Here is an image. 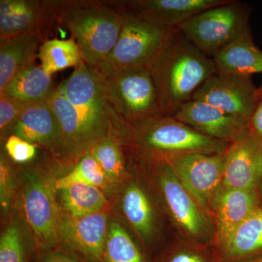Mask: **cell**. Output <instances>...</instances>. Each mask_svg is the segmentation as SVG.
I'll list each match as a JSON object with an SVG mask.
<instances>
[{
    "instance_id": "cell-1",
    "label": "cell",
    "mask_w": 262,
    "mask_h": 262,
    "mask_svg": "<svg viewBox=\"0 0 262 262\" xmlns=\"http://www.w3.org/2000/svg\"><path fill=\"white\" fill-rule=\"evenodd\" d=\"M149 70L165 116H173L192 101L202 85L217 74L213 58L193 46L178 28Z\"/></svg>"
},
{
    "instance_id": "cell-2",
    "label": "cell",
    "mask_w": 262,
    "mask_h": 262,
    "mask_svg": "<svg viewBox=\"0 0 262 262\" xmlns=\"http://www.w3.org/2000/svg\"><path fill=\"white\" fill-rule=\"evenodd\" d=\"M54 8L56 22L70 32L84 63L97 69L116 45L121 14L106 1H54Z\"/></svg>"
},
{
    "instance_id": "cell-3",
    "label": "cell",
    "mask_w": 262,
    "mask_h": 262,
    "mask_svg": "<svg viewBox=\"0 0 262 262\" xmlns=\"http://www.w3.org/2000/svg\"><path fill=\"white\" fill-rule=\"evenodd\" d=\"M131 151L151 179L160 204L181 237L214 246L213 217L179 180L170 165L164 160Z\"/></svg>"
},
{
    "instance_id": "cell-4",
    "label": "cell",
    "mask_w": 262,
    "mask_h": 262,
    "mask_svg": "<svg viewBox=\"0 0 262 262\" xmlns=\"http://www.w3.org/2000/svg\"><path fill=\"white\" fill-rule=\"evenodd\" d=\"M19 177V206L33 243L41 252L53 251L59 245L61 217L55 187L56 179L47 165L39 164L22 169Z\"/></svg>"
},
{
    "instance_id": "cell-5",
    "label": "cell",
    "mask_w": 262,
    "mask_h": 262,
    "mask_svg": "<svg viewBox=\"0 0 262 262\" xmlns=\"http://www.w3.org/2000/svg\"><path fill=\"white\" fill-rule=\"evenodd\" d=\"M229 145L203 135L173 117L162 116L132 128L127 147L144 156L165 160L192 153L220 154Z\"/></svg>"
},
{
    "instance_id": "cell-6",
    "label": "cell",
    "mask_w": 262,
    "mask_h": 262,
    "mask_svg": "<svg viewBox=\"0 0 262 262\" xmlns=\"http://www.w3.org/2000/svg\"><path fill=\"white\" fill-rule=\"evenodd\" d=\"M60 85L77 110L94 146L108 136H120L128 126L110 108L103 75L96 69L82 62Z\"/></svg>"
},
{
    "instance_id": "cell-7",
    "label": "cell",
    "mask_w": 262,
    "mask_h": 262,
    "mask_svg": "<svg viewBox=\"0 0 262 262\" xmlns=\"http://www.w3.org/2000/svg\"><path fill=\"white\" fill-rule=\"evenodd\" d=\"M251 8L246 3L228 0L189 18L178 27L193 46L209 58L241 39L251 38Z\"/></svg>"
},
{
    "instance_id": "cell-8",
    "label": "cell",
    "mask_w": 262,
    "mask_h": 262,
    "mask_svg": "<svg viewBox=\"0 0 262 262\" xmlns=\"http://www.w3.org/2000/svg\"><path fill=\"white\" fill-rule=\"evenodd\" d=\"M120 13L122 28L116 45L96 69L103 76L133 69H149L177 29Z\"/></svg>"
},
{
    "instance_id": "cell-9",
    "label": "cell",
    "mask_w": 262,
    "mask_h": 262,
    "mask_svg": "<svg viewBox=\"0 0 262 262\" xmlns=\"http://www.w3.org/2000/svg\"><path fill=\"white\" fill-rule=\"evenodd\" d=\"M103 85L110 108L131 128L165 116L149 69H133L103 76Z\"/></svg>"
},
{
    "instance_id": "cell-10",
    "label": "cell",
    "mask_w": 262,
    "mask_h": 262,
    "mask_svg": "<svg viewBox=\"0 0 262 262\" xmlns=\"http://www.w3.org/2000/svg\"><path fill=\"white\" fill-rule=\"evenodd\" d=\"M134 160L136 163L129 166L127 178L117 189V208L141 246H149L159 236L160 214L153 193L143 179L141 166L134 157Z\"/></svg>"
},
{
    "instance_id": "cell-11",
    "label": "cell",
    "mask_w": 262,
    "mask_h": 262,
    "mask_svg": "<svg viewBox=\"0 0 262 262\" xmlns=\"http://www.w3.org/2000/svg\"><path fill=\"white\" fill-rule=\"evenodd\" d=\"M162 160L170 165L179 180L211 215L213 201L223 184L226 151L220 154L192 153Z\"/></svg>"
},
{
    "instance_id": "cell-12",
    "label": "cell",
    "mask_w": 262,
    "mask_h": 262,
    "mask_svg": "<svg viewBox=\"0 0 262 262\" xmlns=\"http://www.w3.org/2000/svg\"><path fill=\"white\" fill-rule=\"evenodd\" d=\"M110 219V207L82 217L61 214L59 244L70 252L78 254L86 262H104Z\"/></svg>"
},
{
    "instance_id": "cell-13",
    "label": "cell",
    "mask_w": 262,
    "mask_h": 262,
    "mask_svg": "<svg viewBox=\"0 0 262 262\" xmlns=\"http://www.w3.org/2000/svg\"><path fill=\"white\" fill-rule=\"evenodd\" d=\"M256 89L251 77L217 73L202 85L192 100L208 103L248 123Z\"/></svg>"
},
{
    "instance_id": "cell-14",
    "label": "cell",
    "mask_w": 262,
    "mask_h": 262,
    "mask_svg": "<svg viewBox=\"0 0 262 262\" xmlns=\"http://www.w3.org/2000/svg\"><path fill=\"white\" fill-rule=\"evenodd\" d=\"M228 0H126L106 1L120 13L168 27L179 26L203 10L225 4Z\"/></svg>"
},
{
    "instance_id": "cell-15",
    "label": "cell",
    "mask_w": 262,
    "mask_h": 262,
    "mask_svg": "<svg viewBox=\"0 0 262 262\" xmlns=\"http://www.w3.org/2000/svg\"><path fill=\"white\" fill-rule=\"evenodd\" d=\"M56 23L54 1L0 0V42L24 34L45 37Z\"/></svg>"
},
{
    "instance_id": "cell-16",
    "label": "cell",
    "mask_w": 262,
    "mask_h": 262,
    "mask_svg": "<svg viewBox=\"0 0 262 262\" xmlns=\"http://www.w3.org/2000/svg\"><path fill=\"white\" fill-rule=\"evenodd\" d=\"M172 117L203 135L226 144H233L248 132L247 122L196 100L182 105Z\"/></svg>"
},
{
    "instance_id": "cell-17",
    "label": "cell",
    "mask_w": 262,
    "mask_h": 262,
    "mask_svg": "<svg viewBox=\"0 0 262 262\" xmlns=\"http://www.w3.org/2000/svg\"><path fill=\"white\" fill-rule=\"evenodd\" d=\"M262 183V145L249 132L226 150L222 187L259 189Z\"/></svg>"
},
{
    "instance_id": "cell-18",
    "label": "cell",
    "mask_w": 262,
    "mask_h": 262,
    "mask_svg": "<svg viewBox=\"0 0 262 262\" xmlns=\"http://www.w3.org/2000/svg\"><path fill=\"white\" fill-rule=\"evenodd\" d=\"M262 205L259 189L222 187L211 207L214 222V247L227 241L232 232Z\"/></svg>"
},
{
    "instance_id": "cell-19",
    "label": "cell",
    "mask_w": 262,
    "mask_h": 262,
    "mask_svg": "<svg viewBox=\"0 0 262 262\" xmlns=\"http://www.w3.org/2000/svg\"><path fill=\"white\" fill-rule=\"evenodd\" d=\"M10 135L18 136L44 149L61 163V129L48 102L28 105L24 108Z\"/></svg>"
},
{
    "instance_id": "cell-20",
    "label": "cell",
    "mask_w": 262,
    "mask_h": 262,
    "mask_svg": "<svg viewBox=\"0 0 262 262\" xmlns=\"http://www.w3.org/2000/svg\"><path fill=\"white\" fill-rule=\"evenodd\" d=\"M56 115L62 139L61 163H75L94 147L77 110L66 97L61 85L56 86L47 101Z\"/></svg>"
},
{
    "instance_id": "cell-21",
    "label": "cell",
    "mask_w": 262,
    "mask_h": 262,
    "mask_svg": "<svg viewBox=\"0 0 262 262\" xmlns=\"http://www.w3.org/2000/svg\"><path fill=\"white\" fill-rule=\"evenodd\" d=\"M215 248L222 262H239L262 256V205Z\"/></svg>"
},
{
    "instance_id": "cell-22",
    "label": "cell",
    "mask_w": 262,
    "mask_h": 262,
    "mask_svg": "<svg viewBox=\"0 0 262 262\" xmlns=\"http://www.w3.org/2000/svg\"><path fill=\"white\" fill-rule=\"evenodd\" d=\"M45 41L41 34H29L0 42V92L20 71L35 63Z\"/></svg>"
},
{
    "instance_id": "cell-23",
    "label": "cell",
    "mask_w": 262,
    "mask_h": 262,
    "mask_svg": "<svg viewBox=\"0 0 262 262\" xmlns=\"http://www.w3.org/2000/svg\"><path fill=\"white\" fill-rule=\"evenodd\" d=\"M56 88L52 76L34 63L14 76L0 94L27 105L35 104L47 102Z\"/></svg>"
},
{
    "instance_id": "cell-24",
    "label": "cell",
    "mask_w": 262,
    "mask_h": 262,
    "mask_svg": "<svg viewBox=\"0 0 262 262\" xmlns=\"http://www.w3.org/2000/svg\"><path fill=\"white\" fill-rule=\"evenodd\" d=\"M217 73L251 77L262 73V51L253 37L241 39L213 58Z\"/></svg>"
},
{
    "instance_id": "cell-25",
    "label": "cell",
    "mask_w": 262,
    "mask_h": 262,
    "mask_svg": "<svg viewBox=\"0 0 262 262\" xmlns=\"http://www.w3.org/2000/svg\"><path fill=\"white\" fill-rule=\"evenodd\" d=\"M57 201L62 215L82 217L108 208L107 194L99 188L75 184L56 190Z\"/></svg>"
},
{
    "instance_id": "cell-26",
    "label": "cell",
    "mask_w": 262,
    "mask_h": 262,
    "mask_svg": "<svg viewBox=\"0 0 262 262\" xmlns=\"http://www.w3.org/2000/svg\"><path fill=\"white\" fill-rule=\"evenodd\" d=\"M104 262H151L143 246L122 221L110 219L105 245Z\"/></svg>"
},
{
    "instance_id": "cell-27",
    "label": "cell",
    "mask_w": 262,
    "mask_h": 262,
    "mask_svg": "<svg viewBox=\"0 0 262 262\" xmlns=\"http://www.w3.org/2000/svg\"><path fill=\"white\" fill-rule=\"evenodd\" d=\"M125 149L126 146L113 134L99 141L89 151L102 169L115 192L128 175Z\"/></svg>"
},
{
    "instance_id": "cell-28",
    "label": "cell",
    "mask_w": 262,
    "mask_h": 262,
    "mask_svg": "<svg viewBox=\"0 0 262 262\" xmlns=\"http://www.w3.org/2000/svg\"><path fill=\"white\" fill-rule=\"evenodd\" d=\"M37 58L43 70L51 76L70 67L75 68L83 62L80 48L73 38L48 39L39 48Z\"/></svg>"
},
{
    "instance_id": "cell-29",
    "label": "cell",
    "mask_w": 262,
    "mask_h": 262,
    "mask_svg": "<svg viewBox=\"0 0 262 262\" xmlns=\"http://www.w3.org/2000/svg\"><path fill=\"white\" fill-rule=\"evenodd\" d=\"M75 184L94 186L101 189L106 194L115 190L102 169L89 151L74 163L73 168L68 173L56 179L55 187L58 190Z\"/></svg>"
},
{
    "instance_id": "cell-30",
    "label": "cell",
    "mask_w": 262,
    "mask_h": 262,
    "mask_svg": "<svg viewBox=\"0 0 262 262\" xmlns=\"http://www.w3.org/2000/svg\"><path fill=\"white\" fill-rule=\"evenodd\" d=\"M158 262H222L214 246L180 237Z\"/></svg>"
},
{
    "instance_id": "cell-31",
    "label": "cell",
    "mask_w": 262,
    "mask_h": 262,
    "mask_svg": "<svg viewBox=\"0 0 262 262\" xmlns=\"http://www.w3.org/2000/svg\"><path fill=\"white\" fill-rule=\"evenodd\" d=\"M18 220L8 222L0 237V262H27V242Z\"/></svg>"
},
{
    "instance_id": "cell-32",
    "label": "cell",
    "mask_w": 262,
    "mask_h": 262,
    "mask_svg": "<svg viewBox=\"0 0 262 262\" xmlns=\"http://www.w3.org/2000/svg\"><path fill=\"white\" fill-rule=\"evenodd\" d=\"M28 105L18 100L0 94V136L1 144H4L9 137L20 114Z\"/></svg>"
},
{
    "instance_id": "cell-33",
    "label": "cell",
    "mask_w": 262,
    "mask_h": 262,
    "mask_svg": "<svg viewBox=\"0 0 262 262\" xmlns=\"http://www.w3.org/2000/svg\"><path fill=\"white\" fill-rule=\"evenodd\" d=\"M9 157L5 150H1L0 156V205L2 213L9 211L14 194L15 173L10 164Z\"/></svg>"
},
{
    "instance_id": "cell-34",
    "label": "cell",
    "mask_w": 262,
    "mask_h": 262,
    "mask_svg": "<svg viewBox=\"0 0 262 262\" xmlns=\"http://www.w3.org/2000/svg\"><path fill=\"white\" fill-rule=\"evenodd\" d=\"M38 146L15 135H10L4 144V150L12 161L25 164L35 159Z\"/></svg>"
},
{
    "instance_id": "cell-35",
    "label": "cell",
    "mask_w": 262,
    "mask_h": 262,
    "mask_svg": "<svg viewBox=\"0 0 262 262\" xmlns=\"http://www.w3.org/2000/svg\"><path fill=\"white\" fill-rule=\"evenodd\" d=\"M248 128L262 145V84L256 89L254 107L248 120Z\"/></svg>"
},
{
    "instance_id": "cell-36",
    "label": "cell",
    "mask_w": 262,
    "mask_h": 262,
    "mask_svg": "<svg viewBox=\"0 0 262 262\" xmlns=\"http://www.w3.org/2000/svg\"><path fill=\"white\" fill-rule=\"evenodd\" d=\"M41 262H86L77 255L63 251H51L46 253Z\"/></svg>"
},
{
    "instance_id": "cell-37",
    "label": "cell",
    "mask_w": 262,
    "mask_h": 262,
    "mask_svg": "<svg viewBox=\"0 0 262 262\" xmlns=\"http://www.w3.org/2000/svg\"><path fill=\"white\" fill-rule=\"evenodd\" d=\"M239 262H262V256L258 257L251 258V259L245 260Z\"/></svg>"
},
{
    "instance_id": "cell-38",
    "label": "cell",
    "mask_w": 262,
    "mask_h": 262,
    "mask_svg": "<svg viewBox=\"0 0 262 262\" xmlns=\"http://www.w3.org/2000/svg\"><path fill=\"white\" fill-rule=\"evenodd\" d=\"M259 192H260V194H261V200H262V183H261V186H260V187H259Z\"/></svg>"
}]
</instances>
